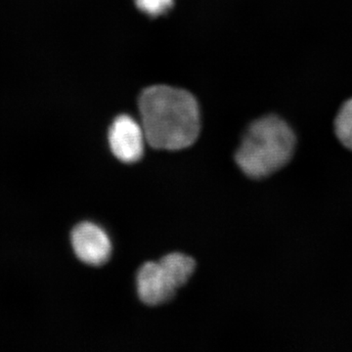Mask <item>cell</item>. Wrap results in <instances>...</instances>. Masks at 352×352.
<instances>
[{
	"label": "cell",
	"mask_w": 352,
	"mask_h": 352,
	"mask_svg": "<svg viewBox=\"0 0 352 352\" xmlns=\"http://www.w3.org/2000/svg\"><path fill=\"white\" fill-rule=\"evenodd\" d=\"M141 124L153 148L177 151L200 134V108L190 92L168 85L146 88L139 98Z\"/></svg>",
	"instance_id": "cell-1"
},
{
	"label": "cell",
	"mask_w": 352,
	"mask_h": 352,
	"mask_svg": "<svg viewBox=\"0 0 352 352\" xmlns=\"http://www.w3.org/2000/svg\"><path fill=\"white\" fill-rule=\"evenodd\" d=\"M295 148L291 127L276 116H267L252 122L245 131L236 152V163L245 175L261 179L286 166Z\"/></svg>",
	"instance_id": "cell-2"
},
{
	"label": "cell",
	"mask_w": 352,
	"mask_h": 352,
	"mask_svg": "<svg viewBox=\"0 0 352 352\" xmlns=\"http://www.w3.org/2000/svg\"><path fill=\"white\" fill-rule=\"evenodd\" d=\"M195 267L193 258L179 252L168 254L159 263H145L136 279L139 298L151 307L168 302L188 282Z\"/></svg>",
	"instance_id": "cell-3"
},
{
	"label": "cell",
	"mask_w": 352,
	"mask_h": 352,
	"mask_svg": "<svg viewBox=\"0 0 352 352\" xmlns=\"http://www.w3.org/2000/svg\"><path fill=\"white\" fill-rule=\"evenodd\" d=\"M145 142L142 124L129 115L116 118L109 131V144L118 160L126 164L138 162L144 153Z\"/></svg>",
	"instance_id": "cell-4"
},
{
	"label": "cell",
	"mask_w": 352,
	"mask_h": 352,
	"mask_svg": "<svg viewBox=\"0 0 352 352\" xmlns=\"http://www.w3.org/2000/svg\"><path fill=\"white\" fill-rule=\"evenodd\" d=\"M72 245L78 259L88 265H103L112 254L108 234L92 222H82L74 228Z\"/></svg>",
	"instance_id": "cell-5"
},
{
	"label": "cell",
	"mask_w": 352,
	"mask_h": 352,
	"mask_svg": "<svg viewBox=\"0 0 352 352\" xmlns=\"http://www.w3.org/2000/svg\"><path fill=\"white\" fill-rule=\"evenodd\" d=\"M335 129L342 144L352 150V98L340 108L336 118Z\"/></svg>",
	"instance_id": "cell-6"
},
{
	"label": "cell",
	"mask_w": 352,
	"mask_h": 352,
	"mask_svg": "<svg viewBox=\"0 0 352 352\" xmlns=\"http://www.w3.org/2000/svg\"><path fill=\"white\" fill-rule=\"evenodd\" d=\"M136 6L149 16L163 15L173 6V0H135Z\"/></svg>",
	"instance_id": "cell-7"
}]
</instances>
